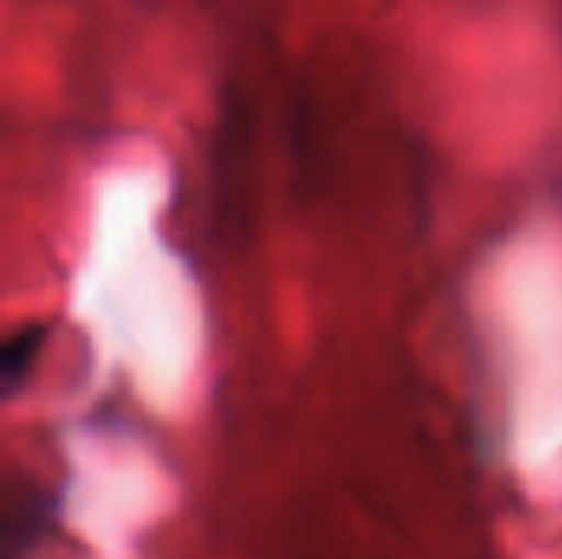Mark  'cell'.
I'll use <instances>...</instances> for the list:
<instances>
[{
	"instance_id": "obj_2",
	"label": "cell",
	"mask_w": 562,
	"mask_h": 559,
	"mask_svg": "<svg viewBox=\"0 0 562 559\" xmlns=\"http://www.w3.org/2000/svg\"><path fill=\"white\" fill-rule=\"evenodd\" d=\"M43 343H46V329L40 323H30L23 329H16L7 343H3V359H0V379H3V392L13 395L26 376L33 372L40 353H43Z\"/></svg>"
},
{
	"instance_id": "obj_1",
	"label": "cell",
	"mask_w": 562,
	"mask_h": 559,
	"mask_svg": "<svg viewBox=\"0 0 562 559\" xmlns=\"http://www.w3.org/2000/svg\"><path fill=\"white\" fill-rule=\"evenodd\" d=\"M46 524H49V497L43 491L30 488L7 511V521H3V559L26 557L36 547Z\"/></svg>"
}]
</instances>
